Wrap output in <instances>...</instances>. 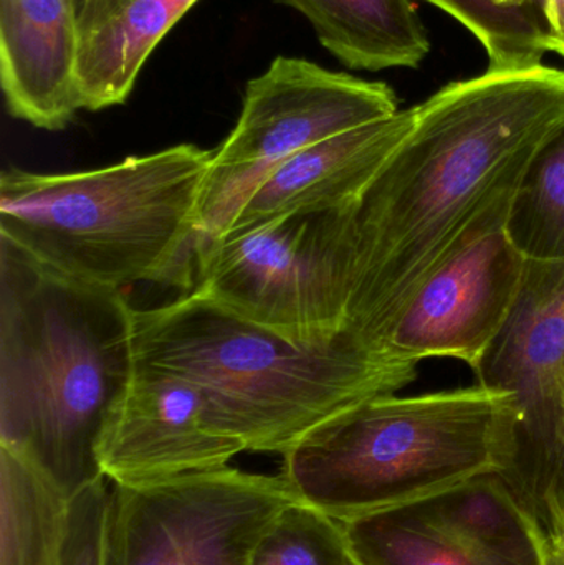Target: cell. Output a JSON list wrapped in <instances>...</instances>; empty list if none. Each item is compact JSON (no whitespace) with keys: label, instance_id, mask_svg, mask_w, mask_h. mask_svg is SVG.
Masks as SVG:
<instances>
[{"label":"cell","instance_id":"11","mask_svg":"<svg viewBox=\"0 0 564 565\" xmlns=\"http://www.w3.org/2000/svg\"><path fill=\"white\" fill-rule=\"evenodd\" d=\"M242 451L244 444L219 427L198 385L136 364L96 455L113 484H139L217 470Z\"/></svg>","mask_w":564,"mask_h":565},{"label":"cell","instance_id":"7","mask_svg":"<svg viewBox=\"0 0 564 565\" xmlns=\"http://www.w3.org/2000/svg\"><path fill=\"white\" fill-rule=\"evenodd\" d=\"M396 113L386 83L278 56L248 82L237 125L212 152L199 202L202 241L221 237L255 188L291 156Z\"/></svg>","mask_w":564,"mask_h":565},{"label":"cell","instance_id":"8","mask_svg":"<svg viewBox=\"0 0 564 565\" xmlns=\"http://www.w3.org/2000/svg\"><path fill=\"white\" fill-rule=\"evenodd\" d=\"M297 500L281 475L231 467L115 484L103 565H251L265 527Z\"/></svg>","mask_w":564,"mask_h":565},{"label":"cell","instance_id":"14","mask_svg":"<svg viewBox=\"0 0 564 565\" xmlns=\"http://www.w3.org/2000/svg\"><path fill=\"white\" fill-rule=\"evenodd\" d=\"M300 12L321 45L354 70L417 68L430 50L413 0H275Z\"/></svg>","mask_w":564,"mask_h":565},{"label":"cell","instance_id":"20","mask_svg":"<svg viewBox=\"0 0 564 565\" xmlns=\"http://www.w3.org/2000/svg\"><path fill=\"white\" fill-rule=\"evenodd\" d=\"M251 565H363L340 521L305 501L285 507L255 544Z\"/></svg>","mask_w":564,"mask_h":565},{"label":"cell","instance_id":"24","mask_svg":"<svg viewBox=\"0 0 564 565\" xmlns=\"http://www.w3.org/2000/svg\"><path fill=\"white\" fill-rule=\"evenodd\" d=\"M550 23V52L564 56V0H543Z\"/></svg>","mask_w":564,"mask_h":565},{"label":"cell","instance_id":"15","mask_svg":"<svg viewBox=\"0 0 564 565\" xmlns=\"http://www.w3.org/2000/svg\"><path fill=\"white\" fill-rule=\"evenodd\" d=\"M199 0H131L102 29L82 40L78 89L82 109L123 105L156 46Z\"/></svg>","mask_w":564,"mask_h":565},{"label":"cell","instance_id":"21","mask_svg":"<svg viewBox=\"0 0 564 565\" xmlns=\"http://www.w3.org/2000/svg\"><path fill=\"white\" fill-rule=\"evenodd\" d=\"M539 501H523L503 477H493L492 488L515 518L526 541L533 565H564V487L562 475H545Z\"/></svg>","mask_w":564,"mask_h":565},{"label":"cell","instance_id":"9","mask_svg":"<svg viewBox=\"0 0 564 565\" xmlns=\"http://www.w3.org/2000/svg\"><path fill=\"white\" fill-rule=\"evenodd\" d=\"M515 189L497 198L417 286L383 349L421 362L454 358L476 367L509 322L529 258L507 231Z\"/></svg>","mask_w":564,"mask_h":565},{"label":"cell","instance_id":"17","mask_svg":"<svg viewBox=\"0 0 564 565\" xmlns=\"http://www.w3.org/2000/svg\"><path fill=\"white\" fill-rule=\"evenodd\" d=\"M72 498L22 455L0 447V565H50Z\"/></svg>","mask_w":564,"mask_h":565},{"label":"cell","instance_id":"2","mask_svg":"<svg viewBox=\"0 0 564 565\" xmlns=\"http://www.w3.org/2000/svg\"><path fill=\"white\" fill-rule=\"evenodd\" d=\"M135 372L125 291L68 277L0 237V447L76 497L105 478L99 438Z\"/></svg>","mask_w":564,"mask_h":565},{"label":"cell","instance_id":"22","mask_svg":"<svg viewBox=\"0 0 564 565\" xmlns=\"http://www.w3.org/2000/svg\"><path fill=\"white\" fill-rule=\"evenodd\" d=\"M106 478L72 498L65 536L50 565H103L106 507L109 490Z\"/></svg>","mask_w":564,"mask_h":565},{"label":"cell","instance_id":"12","mask_svg":"<svg viewBox=\"0 0 564 565\" xmlns=\"http://www.w3.org/2000/svg\"><path fill=\"white\" fill-rule=\"evenodd\" d=\"M82 33L72 0H0V79L7 111L60 131L82 109Z\"/></svg>","mask_w":564,"mask_h":565},{"label":"cell","instance_id":"10","mask_svg":"<svg viewBox=\"0 0 564 565\" xmlns=\"http://www.w3.org/2000/svg\"><path fill=\"white\" fill-rule=\"evenodd\" d=\"M563 371L564 260H529L509 322L473 367L477 384L513 395L517 471H564Z\"/></svg>","mask_w":564,"mask_h":565},{"label":"cell","instance_id":"13","mask_svg":"<svg viewBox=\"0 0 564 565\" xmlns=\"http://www.w3.org/2000/svg\"><path fill=\"white\" fill-rule=\"evenodd\" d=\"M413 125L414 108L404 109L291 156L255 188L224 234L280 215L315 214L354 204Z\"/></svg>","mask_w":564,"mask_h":565},{"label":"cell","instance_id":"18","mask_svg":"<svg viewBox=\"0 0 564 565\" xmlns=\"http://www.w3.org/2000/svg\"><path fill=\"white\" fill-rule=\"evenodd\" d=\"M507 231L529 260H564V122L533 152L513 194Z\"/></svg>","mask_w":564,"mask_h":565},{"label":"cell","instance_id":"1","mask_svg":"<svg viewBox=\"0 0 564 565\" xmlns=\"http://www.w3.org/2000/svg\"><path fill=\"white\" fill-rule=\"evenodd\" d=\"M563 122L564 70L543 65L450 83L414 106L409 135L353 205L341 332L384 351L417 286Z\"/></svg>","mask_w":564,"mask_h":565},{"label":"cell","instance_id":"23","mask_svg":"<svg viewBox=\"0 0 564 565\" xmlns=\"http://www.w3.org/2000/svg\"><path fill=\"white\" fill-rule=\"evenodd\" d=\"M78 20L82 40L102 29L119 10L125 9L131 0H72Z\"/></svg>","mask_w":564,"mask_h":565},{"label":"cell","instance_id":"4","mask_svg":"<svg viewBox=\"0 0 564 565\" xmlns=\"http://www.w3.org/2000/svg\"><path fill=\"white\" fill-rule=\"evenodd\" d=\"M281 457L295 497L341 524L416 510L515 470V401L479 384L381 395L328 418Z\"/></svg>","mask_w":564,"mask_h":565},{"label":"cell","instance_id":"6","mask_svg":"<svg viewBox=\"0 0 564 565\" xmlns=\"http://www.w3.org/2000/svg\"><path fill=\"white\" fill-rule=\"evenodd\" d=\"M353 205L205 238L194 291L295 344L337 341L350 295Z\"/></svg>","mask_w":564,"mask_h":565},{"label":"cell","instance_id":"5","mask_svg":"<svg viewBox=\"0 0 564 565\" xmlns=\"http://www.w3.org/2000/svg\"><path fill=\"white\" fill-rule=\"evenodd\" d=\"M211 161V151L178 145L95 171L6 169L0 237L78 280L194 291L199 202Z\"/></svg>","mask_w":564,"mask_h":565},{"label":"cell","instance_id":"19","mask_svg":"<svg viewBox=\"0 0 564 565\" xmlns=\"http://www.w3.org/2000/svg\"><path fill=\"white\" fill-rule=\"evenodd\" d=\"M459 20L482 43L487 72H526L550 52L543 0H424Z\"/></svg>","mask_w":564,"mask_h":565},{"label":"cell","instance_id":"25","mask_svg":"<svg viewBox=\"0 0 564 565\" xmlns=\"http://www.w3.org/2000/svg\"><path fill=\"white\" fill-rule=\"evenodd\" d=\"M562 411H563V425H562V437H560V445H562V451L564 457V371L562 375Z\"/></svg>","mask_w":564,"mask_h":565},{"label":"cell","instance_id":"16","mask_svg":"<svg viewBox=\"0 0 564 565\" xmlns=\"http://www.w3.org/2000/svg\"><path fill=\"white\" fill-rule=\"evenodd\" d=\"M343 526L363 565H533L477 536L444 510L397 511Z\"/></svg>","mask_w":564,"mask_h":565},{"label":"cell","instance_id":"3","mask_svg":"<svg viewBox=\"0 0 564 565\" xmlns=\"http://www.w3.org/2000/svg\"><path fill=\"white\" fill-rule=\"evenodd\" d=\"M135 352L136 364L198 385L245 451L280 455L347 408L396 394L419 365L343 332L330 344H295L195 291L135 309Z\"/></svg>","mask_w":564,"mask_h":565}]
</instances>
